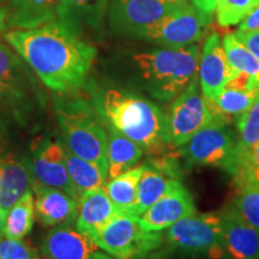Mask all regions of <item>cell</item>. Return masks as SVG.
Returning a JSON list of instances; mask_svg holds the SVG:
<instances>
[{
  "mask_svg": "<svg viewBox=\"0 0 259 259\" xmlns=\"http://www.w3.org/2000/svg\"><path fill=\"white\" fill-rule=\"evenodd\" d=\"M5 40L35 71L42 83L57 93L76 92L85 82L96 48L59 21L31 29L11 30Z\"/></svg>",
  "mask_w": 259,
  "mask_h": 259,
  "instance_id": "1",
  "label": "cell"
},
{
  "mask_svg": "<svg viewBox=\"0 0 259 259\" xmlns=\"http://www.w3.org/2000/svg\"><path fill=\"white\" fill-rule=\"evenodd\" d=\"M101 111L113 128L143 150L158 153L170 145L167 137L166 114L148 100L109 89L103 95Z\"/></svg>",
  "mask_w": 259,
  "mask_h": 259,
  "instance_id": "2",
  "label": "cell"
},
{
  "mask_svg": "<svg viewBox=\"0 0 259 259\" xmlns=\"http://www.w3.org/2000/svg\"><path fill=\"white\" fill-rule=\"evenodd\" d=\"M145 88L162 101L176 99L198 74L199 48H160L134 56Z\"/></svg>",
  "mask_w": 259,
  "mask_h": 259,
  "instance_id": "3",
  "label": "cell"
},
{
  "mask_svg": "<svg viewBox=\"0 0 259 259\" xmlns=\"http://www.w3.org/2000/svg\"><path fill=\"white\" fill-rule=\"evenodd\" d=\"M58 120L66 148L77 156L97 164L108 178V136L88 107L82 102L61 107L58 109Z\"/></svg>",
  "mask_w": 259,
  "mask_h": 259,
  "instance_id": "4",
  "label": "cell"
},
{
  "mask_svg": "<svg viewBox=\"0 0 259 259\" xmlns=\"http://www.w3.org/2000/svg\"><path fill=\"white\" fill-rule=\"evenodd\" d=\"M198 83V76H196L187 88L174 99L168 109L166 128L171 147H181L216 116L225 115L216 108L213 101L204 96Z\"/></svg>",
  "mask_w": 259,
  "mask_h": 259,
  "instance_id": "5",
  "label": "cell"
},
{
  "mask_svg": "<svg viewBox=\"0 0 259 259\" xmlns=\"http://www.w3.org/2000/svg\"><path fill=\"white\" fill-rule=\"evenodd\" d=\"M169 245L181 253L209 255L220 259L225 252L222 238V219L216 213H194L181 219L167 229Z\"/></svg>",
  "mask_w": 259,
  "mask_h": 259,
  "instance_id": "6",
  "label": "cell"
},
{
  "mask_svg": "<svg viewBox=\"0 0 259 259\" xmlns=\"http://www.w3.org/2000/svg\"><path fill=\"white\" fill-rule=\"evenodd\" d=\"M103 251L114 259H134L158 247L160 232H147L139 223V216L120 213L94 236Z\"/></svg>",
  "mask_w": 259,
  "mask_h": 259,
  "instance_id": "7",
  "label": "cell"
},
{
  "mask_svg": "<svg viewBox=\"0 0 259 259\" xmlns=\"http://www.w3.org/2000/svg\"><path fill=\"white\" fill-rule=\"evenodd\" d=\"M236 137L226 115H219L178 148L190 166H211L226 169L231 160Z\"/></svg>",
  "mask_w": 259,
  "mask_h": 259,
  "instance_id": "8",
  "label": "cell"
},
{
  "mask_svg": "<svg viewBox=\"0 0 259 259\" xmlns=\"http://www.w3.org/2000/svg\"><path fill=\"white\" fill-rule=\"evenodd\" d=\"M209 23L210 19L185 2L149 28L142 37L163 48L189 47L203 37Z\"/></svg>",
  "mask_w": 259,
  "mask_h": 259,
  "instance_id": "9",
  "label": "cell"
},
{
  "mask_svg": "<svg viewBox=\"0 0 259 259\" xmlns=\"http://www.w3.org/2000/svg\"><path fill=\"white\" fill-rule=\"evenodd\" d=\"M187 0H111L112 28L116 31L142 35Z\"/></svg>",
  "mask_w": 259,
  "mask_h": 259,
  "instance_id": "10",
  "label": "cell"
},
{
  "mask_svg": "<svg viewBox=\"0 0 259 259\" xmlns=\"http://www.w3.org/2000/svg\"><path fill=\"white\" fill-rule=\"evenodd\" d=\"M45 259H113L92 236L71 226H57L41 242Z\"/></svg>",
  "mask_w": 259,
  "mask_h": 259,
  "instance_id": "11",
  "label": "cell"
},
{
  "mask_svg": "<svg viewBox=\"0 0 259 259\" xmlns=\"http://www.w3.org/2000/svg\"><path fill=\"white\" fill-rule=\"evenodd\" d=\"M239 72L229 63L219 34L208 36L199 56L198 80L206 99L216 100L229 80Z\"/></svg>",
  "mask_w": 259,
  "mask_h": 259,
  "instance_id": "12",
  "label": "cell"
},
{
  "mask_svg": "<svg viewBox=\"0 0 259 259\" xmlns=\"http://www.w3.org/2000/svg\"><path fill=\"white\" fill-rule=\"evenodd\" d=\"M30 173L38 184L64 191L79 202V194L71 181L65 158V148L58 141H45L35 149Z\"/></svg>",
  "mask_w": 259,
  "mask_h": 259,
  "instance_id": "13",
  "label": "cell"
},
{
  "mask_svg": "<svg viewBox=\"0 0 259 259\" xmlns=\"http://www.w3.org/2000/svg\"><path fill=\"white\" fill-rule=\"evenodd\" d=\"M197 212L191 193L183 184L171 189L166 196L139 216V223L147 232H162L174 223Z\"/></svg>",
  "mask_w": 259,
  "mask_h": 259,
  "instance_id": "14",
  "label": "cell"
},
{
  "mask_svg": "<svg viewBox=\"0 0 259 259\" xmlns=\"http://www.w3.org/2000/svg\"><path fill=\"white\" fill-rule=\"evenodd\" d=\"M225 250L233 259H259V232L242 219L234 203L220 213Z\"/></svg>",
  "mask_w": 259,
  "mask_h": 259,
  "instance_id": "15",
  "label": "cell"
},
{
  "mask_svg": "<svg viewBox=\"0 0 259 259\" xmlns=\"http://www.w3.org/2000/svg\"><path fill=\"white\" fill-rule=\"evenodd\" d=\"M35 210L42 225L48 227L63 226L77 219L78 200L54 187L34 183Z\"/></svg>",
  "mask_w": 259,
  "mask_h": 259,
  "instance_id": "16",
  "label": "cell"
},
{
  "mask_svg": "<svg viewBox=\"0 0 259 259\" xmlns=\"http://www.w3.org/2000/svg\"><path fill=\"white\" fill-rule=\"evenodd\" d=\"M118 215L120 211L102 186L80 194L76 227L94 238Z\"/></svg>",
  "mask_w": 259,
  "mask_h": 259,
  "instance_id": "17",
  "label": "cell"
},
{
  "mask_svg": "<svg viewBox=\"0 0 259 259\" xmlns=\"http://www.w3.org/2000/svg\"><path fill=\"white\" fill-rule=\"evenodd\" d=\"M179 176L171 166H144L141 179L138 183L137 202H136L134 215L141 216L145 210L154 205L157 200L166 196L171 189L180 184Z\"/></svg>",
  "mask_w": 259,
  "mask_h": 259,
  "instance_id": "18",
  "label": "cell"
},
{
  "mask_svg": "<svg viewBox=\"0 0 259 259\" xmlns=\"http://www.w3.org/2000/svg\"><path fill=\"white\" fill-rule=\"evenodd\" d=\"M29 186L30 173L27 166L15 155L0 151V208L4 220Z\"/></svg>",
  "mask_w": 259,
  "mask_h": 259,
  "instance_id": "19",
  "label": "cell"
},
{
  "mask_svg": "<svg viewBox=\"0 0 259 259\" xmlns=\"http://www.w3.org/2000/svg\"><path fill=\"white\" fill-rule=\"evenodd\" d=\"M61 0H10L6 25L31 29L58 19Z\"/></svg>",
  "mask_w": 259,
  "mask_h": 259,
  "instance_id": "20",
  "label": "cell"
},
{
  "mask_svg": "<svg viewBox=\"0 0 259 259\" xmlns=\"http://www.w3.org/2000/svg\"><path fill=\"white\" fill-rule=\"evenodd\" d=\"M236 130L238 138L231 160L226 167V170L233 177L240 169L252 149L259 143V96L247 111L239 115Z\"/></svg>",
  "mask_w": 259,
  "mask_h": 259,
  "instance_id": "21",
  "label": "cell"
},
{
  "mask_svg": "<svg viewBox=\"0 0 259 259\" xmlns=\"http://www.w3.org/2000/svg\"><path fill=\"white\" fill-rule=\"evenodd\" d=\"M111 0H61L57 21L78 32L83 24L96 27L105 17Z\"/></svg>",
  "mask_w": 259,
  "mask_h": 259,
  "instance_id": "22",
  "label": "cell"
},
{
  "mask_svg": "<svg viewBox=\"0 0 259 259\" xmlns=\"http://www.w3.org/2000/svg\"><path fill=\"white\" fill-rule=\"evenodd\" d=\"M142 156H143V149L112 127L107 141V163H108L109 179L131 169Z\"/></svg>",
  "mask_w": 259,
  "mask_h": 259,
  "instance_id": "23",
  "label": "cell"
},
{
  "mask_svg": "<svg viewBox=\"0 0 259 259\" xmlns=\"http://www.w3.org/2000/svg\"><path fill=\"white\" fill-rule=\"evenodd\" d=\"M144 166L131 168L105 184V190L120 213L134 215L138 183Z\"/></svg>",
  "mask_w": 259,
  "mask_h": 259,
  "instance_id": "24",
  "label": "cell"
},
{
  "mask_svg": "<svg viewBox=\"0 0 259 259\" xmlns=\"http://www.w3.org/2000/svg\"><path fill=\"white\" fill-rule=\"evenodd\" d=\"M65 158L71 181L79 197L87 191L105 186L107 176L97 164L77 156L67 148H65Z\"/></svg>",
  "mask_w": 259,
  "mask_h": 259,
  "instance_id": "25",
  "label": "cell"
},
{
  "mask_svg": "<svg viewBox=\"0 0 259 259\" xmlns=\"http://www.w3.org/2000/svg\"><path fill=\"white\" fill-rule=\"evenodd\" d=\"M34 193L31 190H28L6 215L3 231L5 238L22 240L25 235H28L34 225Z\"/></svg>",
  "mask_w": 259,
  "mask_h": 259,
  "instance_id": "26",
  "label": "cell"
},
{
  "mask_svg": "<svg viewBox=\"0 0 259 259\" xmlns=\"http://www.w3.org/2000/svg\"><path fill=\"white\" fill-rule=\"evenodd\" d=\"M227 58L238 72L251 77L259 88V59L236 37L235 34H227L222 40Z\"/></svg>",
  "mask_w": 259,
  "mask_h": 259,
  "instance_id": "27",
  "label": "cell"
},
{
  "mask_svg": "<svg viewBox=\"0 0 259 259\" xmlns=\"http://www.w3.org/2000/svg\"><path fill=\"white\" fill-rule=\"evenodd\" d=\"M258 96L259 89H241L227 84L213 103L226 116L240 115L253 105Z\"/></svg>",
  "mask_w": 259,
  "mask_h": 259,
  "instance_id": "28",
  "label": "cell"
},
{
  "mask_svg": "<svg viewBox=\"0 0 259 259\" xmlns=\"http://www.w3.org/2000/svg\"><path fill=\"white\" fill-rule=\"evenodd\" d=\"M234 205L242 219L259 232V185L238 184Z\"/></svg>",
  "mask_w": 259,
  "mask_h": 259,
  "instance_id": "29",
  "label": "cell"
},
{
  "mask_svg": "<svg viewBox=\"0 0 259 259\" xmlns=\"http://www.w3.org/2000/svg\"><path fill=\"white\" fill-rule=\"evenodd\" d=\"M258 5L259 0H219L216 6L218 23L221 27H231L240 23Z\"/></svg>",
  "mask_w": 259,
  "mask_h": 259,
  "instance_id": "30",
  "label": "cell"
},
{
  "mask_svg": "<svg viewBox=\"0 0 259 259\" xmlns=\"http://www.w3.org/2000/svg\"><path fill=\"white\" fill-rule=\"evenodd\" d=\"M18 58L5 45L0 44V95H9L18 87Z\"/></svg>",
  "mask_w": 259,
  "mask_h": 259,
  "instance_id": "31",
  "label": "cell"
},
{
  "mask_svg": "<svg viewBox=\"0 0 259 259\" xmlns=\"http://www.w3.org/2000/svg\"><path fill=\"white\" fill-rule=\"evenodd\" d=\"M0 259H41L35 247L23 240L0 239Z\"/></svg>",
  "mask_w": 259,
  "mask_h": 259,
  "instance_id": "32",
  "label": "cell"
},
{
  "mask_svg": "<svg viewBox=\"0 0 259 259\" xmlns=\"http://www.w3.org/2000/svg\"><path fill=\"white\" fill-rule=\"evenodd\" d=\"M236 184H253L259 185V143L252 149L240 169L234 176Z\"/></svg>",
  "mask_w": 259,
  "mask_h": 259,
  "instance_id": "33",
  "label": "cell"
},
{
  "mask_svg": "<svg viewBox=\"0 0 259 259\" xmlns=\"http://www.w3.org/2000/svg\"><path fill=\"white\" fill-rule=\"evenodd\" d=\"M236 37L240 40L246 47L250 50L252 53L259 59V31H252V32H246L238 30L234 32Z\"/></svg>",
  "mask_w": 259,
  "mask_h": 259,
  "instance_id": "34",
  "label": "cell"
},
{
  "mask_svg": "<svg viewBox=\"0 0 259 259\" xmlns=\"http://www.w3.org/2000/svg\"><path fill=\"white\" fill-rule=\"evenodd\" d=\"M238 30L252 32V31H259V5L254 8L246 17L242 19L240 27Z\"/></svg>",
  "mask_w": 259,
  "mask_h": 259,
  "instance_id": "35",
  "label": "cell"
},
{
  "mask_svg": "<svg viewBox=\"0 0 259 259\" xmlns=\"http://www.w3.org/2000/svg\"><path fill=\"white\" fill-rule=\"evenodd\" d=\"M219 0H192V4L204 17L211 21V16L216 11Z\"/></svg>",
  "mask_w": 259,
  "mask_h": 259,
  "instance_id": "36",
  "label": "cell"
},
{
  "mask_svg": "<svg viewBox=\"0 0 259 259\" xmlns=\"http://www.w3.org/2000/svg\"><path fill=\"white\" fill-rule=\"evenodd\" d=\"M6 17H8V11L5 9L0 8V30L8 27L6 25Z\"/></svg>",
  "mask_w": 259,
  "mask_h": 259,
  "instance_id": "37",
  "label": "cell"
},
{
  "mask_svg": "<svg viewBox=\"0 0 259 259\" xmlns=\"http://www.w3.org/2000/svg\"><path fill=\"white\" fill-rule=\"evenodd\" d=\"M4 216H3V211H2V208H0V239H2V236L4 235Z\"/></svg>",
  "mask_w": 259,
  "mask_h": 259,
  "instance_id": "38",
  "label": "cell"
},
{
  "mask_svg": "<svg viewBox=\"0 0 259 259\" xmlns=\"http://www.w3.org/2000/svg\"><path fill=\"white\" fill-rule=\"evenodd\" d=\"M4 2H8V0H0V3H4Z\"/></svg>",
  "mask_w": 259,
  "mask_h": 259,
  "instance_id": "39",
  "label": "cell"
}]
</instances>
